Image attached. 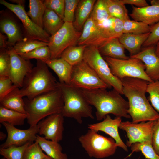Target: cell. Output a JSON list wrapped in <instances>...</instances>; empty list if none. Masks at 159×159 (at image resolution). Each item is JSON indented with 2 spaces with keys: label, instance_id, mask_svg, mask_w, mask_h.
<instances>
[{
  "label": "cell",
  "instance_id": "6da1fadb",
  "mask_svg": "<svg viewBox=\"0 0 159 159\" xmlns=\"http://www.w3.org/2000/svg\"><path fill=\"white\" fill-rule=\"evenodd\" d=\"M123 94L127 98L128 113L132 122L156 121L159 113L153 107L146 97L148 81L140 79L125 77L121 80Z\"/></svg>",
  "mask_w": 159,
  "mask_h": 159
},
{
  "label": "cell",
  "instance_id": "7a4b0ae2",
  "mask_svg": "<svg viewBox=\"0 0 159 159\" xmlns=\"http://www.w3.org/2000/svg\"><path fill=\"white\" fill-rule=\"evenodd\" d=\"M106 89H82L89 103L96 109L95 115L97 120H102L110 114L116 117L131 118L127 112L129 108L128 101L115 90L113 89L108 91Z\"/></svg>",
  "mask_w": 159,
  "mask_h": 159
},
{
  "label": "cell",
  "instance_id": "3957f363",
  "mask_svg": "<svg viewBox=\"0 0 159 159\" xmlns=\"http://www.w3.org/2000/svg\"><path fill=\"white\" fill-rule=\"evenodd\" d=\"M24 99L27 122L30 126L37 125L40 121L50 115L61 113L64 104L62 92L58 87L32 99Z\"/></svg>",
  "mask_w": 159,
  "mask_h": 159
},
{
  "label": "cell",
  "instance_id": "277c9868",
  "mask_svg": "<svg viewBox=\"0 0 159 159\" xmlns=\"http://www.w3.org/2000/svg\"><path fill=\"white\" fill-rule=\"evenodd\" d=\"M43 61L37 60L36 66L25 77L20 89L22 96L32 99L58 87L57 81Z\"/></svg>",
  "mask_w": 159,
  "mask_h": 159
},
{
  "label": "cell",
  "instance_id": "5b68a950",
  "mask_svg": "<svg viewBox=\"0 0 159 159\" xmlns=\"http://www.w3.org/2000/svg\"><path fill=\"white\" fill-rule=\"evenodd\" d=\"M57 84L63 99L61 113L64 117L73 118L80 124L83 118L94 119L92 107L82 89L58 82Z\"/></svg>",
  "mask_w": 159,
  "mask_h": 159
},
{
  "label": "cell",
  "instance_id": "8992f818",
  "mask_svg": "<svg viewBox=\"0 0 159 159\" xmlns=\"http://www.w3.org/2000/svg\"><path fill=\"white\" fill-rule=\"evenodd\" d=\"M83 60L110 89L113 87L121 95L123 94L121 80L113 74L108 64L100 53L97 47L87 46L85 50Z\"/></svg>",
  "mask_w": 159,
  "mask_h": 159
},
{
  "label": "cell",
  "instance_id": "52a82bcc",
  "mask_svg": "<svg viewBox=\"0 0 159 159\" xmlns=\"http://www.w3.org/2000/svg\"><path fill=\"white\" fill-rule=\"evenodd\" d=\"M78 139L88 155L97 159L112 155L118 147L112 138L105 137L90 129L85 134L80 136Z\"/></svg>",
  "mask_w": 159,
  "mask_h": 159
},
{
  "label": "cell",
  "instance_id": "ba28073f",
  "mask_svg": "<svg viewBox=\"0 0 159 159\" xmlns=\"http://www.w3.org/2000/svg\"><path fill=\"white\" fill-rule=\"evenodd\" d=\"M103 58L113 74L120 80L131 77L142 79L149 82H153L145 72L144 64L138 59L130 57L128 59H121L107 57Z\"/></svg>",
  "mask_w": 159,
  "mask_h": 159
},
{
  "label": "cell",
  "instance_id": "9c48e42d",
  "mask_svg": "<svg viewBox=\"0 0 159 159\" xmlns=\"http://www.w3.org/2000/svg\"><path fill=\"white\" fill-rule=\"evenodd\" d=\"M82 32L77 31L73 23L65 22L62 27L50 37L48 47L51 59L60 58L67 48L78 44Z\"/></svg>",
  "mask_w": 159,
  "mask_h": 159
},
{
  "label": "cell",
  "instance_id": "30bf717a",
  "mask_svg": "<svg viewBox=\"0 0 159 159\" xmlns=\"http://www.w3.org/2000/svg\"><path fill=\"white\" fill-rule=\"evenodd\" d=\"M69 85L84 89H110L109 86L83 60L73 66Z\"/></svg>",
  "mask_w": 159,
  "mask_h": 159
},
{
  "label": "cell",
  "instance_id": "8fae6325",
  "mask_svg": "<svg viewBox=\"0 0 159 159\" xmlns=\"http://www.w3.org/2000/svg\"><path fill=\"white\" fill-rule=\"evenodd\" d=\"M0 3L14 13L21 21L26 39L49 42L50 36L32 21L27 15L24 5L11 4L4 0H1Z\"/></svg>",
  "mask_w": 159,
  "mask_h": 159
},
{
  "label": "cell",
  "instance_id": "7c38bea8",
  "mask_svg": "<svg viewBox=\"0 0 159 159\" xmlns=\"http://www.w3.org/2000/svg\"><path fill=\"white\" fill-rule=\"evenodd\" d=\"M156 121L135 123L129 121L122 122L119 128L125 131L128 138L126 145L130 147L133 144L152 142L153 130Z\"/></svg>",
  "mask_w": 159,
  "mask_h": 159
},
{
  "label": "cell",
  "instance_id": "4fadbf2b",
  "mask_svg": "<svg viewBox=\"0 0 159 159\" xmlns=\"http://www.w3.org/2000/svg\"><path fill=\"white\" fill-rule=\"evenodd\" d=\"M5 127L7 133L6 141L0 145V148H6L12 145L20 146L30 142H35L39 133V128L37 125L26 130H21L9 123L3 122L1 123Z\"/></svg>",
  "mask_w": 159,
  "mask_h": 159
},
{
  "label": "cell",
  "instance_id": "5bb4252c",
  "mask_svg": "<svg viewBox=\"0 0 159 159\" xmlns=\"http://www.w3.org/2000/svg\"><path fill=\"white\" fill-rule=\"evenodd\" d=\"M64 117L61 113L50 115L40 121L37 125L39 134L47 140L59 142L62 140L64 130Z\"/></svg>",
  "mask_w": 159,
  "mask_h": 159
},
{
  "label": "cell",
  "instance_id": "9a60e30c",
  "mask_svg": "<svg viewBox=\"0 0 159 159\" xmlns=\"http://www.w3.org/2000/svg\"><path fill=\"white\" fill-rule=\"evenodd\" d=\"M8 49L11 59L9 77L15 86L21 88L25 77L32 70L33 65L29 60L17 54L13 47H9Z\"/></svg>",
  "mask_w": 159,
  "mask_h": 159
},
{
  "label": "cell",
  "instance_id": "2e32d148",
  "mask_svg": "<svg viewBox=\"0 0 159 159\" xmlns=\"http://www.w3.org/2000/svg\"><path fill=\"white\" fill-rule=\"evenodd\" d=\"M109 40L104 29L96 24L90 17L83 26L78 44L98 47Z\"/></svg>",
  "mask_w": 159,
  "mask_h": 159
},
{
  "label": "cell",
  "instance_id": "e0dca14e",
  "mask_svg": "<svg viewBox=\"0 0 159 159\" xmlns=\"http://www.w3.org/2000/svg\"><path fill=\"white\" fill-rule=\"evenodd\" d=\"M103 120L99 122L88 124V129L97 132H103L108 135L115 140L118 147L128 151L127 146L122 140L118 132V128L122 122L121 117H116L112 119L107 115Z\"/></svg>",
  "mask_w": 159,
  "mask_h": 159
},
{
  "label": "cell",
  "instance_id": "ac0fdd59",
  "mask_svg": "<svg viewBox=\"0 0 159 159\" xmlns=\"http://www.w3.org/2000/svg\"><path fill=\"white\" fill-rule=\"evenodd\" d=\"M155 45L143 47L137 54L130 57L144 63L147 75L153 82L159 80V57L155 53Z\"/></svg>",
  "mask_w": 159,
  "mask_h": 159
},
{
  "label": "cell",
  "instance_id": "d6986e66",
  "mask_svg": "<svg viewBox=\"0 0 159 159\" xmlns=\"http://www.w3.org/2000/svg\"><path fill=\"white\" fill-rule=\"evenodd\" d=\"M151 5L143 7L132 6L130 16L134 20L151 26L159 21V0L150 1Z\"/></svg>",
  "mask_w": 159,
  "mask_h": 159
},
{
  "label": "cell",
  "instance_id": "ffe728a7",
  "mask_svg": "<svg viewBox=\"0 0 159 159\" xmlns=\"http://www.w3.org/2000/svg\"><path fill=\"white\" fill-rule=\"evenodd\" d=\"M150 32L140 34L123 33L119 38L125 49L128 50L130 56L135 55L141 49V47L149 37Z\"/></svg>",
  "mask_w": 159,
  "mask_h": 159
},
{
  "label": "cell",
  "instance_id": "44dd1931",
  "mask_svg": "<svg viewBox=\"0 0 159 159\" xmlns=\"http://www.w3.org/2000/svg\"><path fill=\"white\" fill-rule=\"evenodd\" d=\"M98 48L102 56L121 59H127L130 57L125 54V49L119 38L109 40Z\"/></svg>",
  "mask_w": 159,
  "mask_h": 159
},
{
  "label": "cell",
  "instance_id": "7402d4cb",
  "mask_svg": "<svg viewBox=\"0 0 159 159\" xmlns=\"http://www.w3.org/2000/svg\"><path fill=\"white\" fill-rule=\"evenodd\" d=\"M44 62L56 73L59 82L69 85L72 66L61 58Z\"/></svg>",
  "mask_w": 159,
  "mask_h": 159
},
{
  "label": "cell",
  "instance_id": "603a6c76",
  "mask_svg": "<svg viewBox=\"0 0 159 159\" xmlns=\"http://www.w3.org/2000/svg\"><path fill=\"white\" fill-rule=\"evenodd\" d=\"M96 1L80 0L76 10L73 22L74 26L77 31L82 32L80 31L82 30L84 24L90 16Z\"/></svg>",
  "mask_w": 159,
  "mask_h": 159
},
{
  "label": "cell",
  "instance_id": "cb8c5ba5",
  "mask_svg": "<svg viewBox=\"0 0 159 159\" xmlns=\"http://www.w3.org/2000/svg\"><path fill=\"white\" fill-rule=\"evenodd\" d=\"M0 27L2 32L7 36V45L9 47H13L17 42L23 39L19 27L11 19L6 18L1 20Z\"/></svg>",
  "mask_w": 159,
  "mask_h": 159
},
{
  "label": "cell",
  "instance_id": "d4e9b609",
  "mask_svg": "<svg viewBox=\"0 0 159 159\" xmlns=\"http://www.w3.org/2000/svg\"><path fill=\"white\" fill-rule=\"evenodd\" d=\"M23 97L20 89L16 87L0 100V106L8 109L26 114Z\"/></svg>",
  "mask_w": 159,
  "mask_h": 159
},
{
  "label": "cell",
  "instance_id": "484cf974",
  "mask_svg": "<svg viewBox=\"0 0 159 159\" xmlns=\"http://www.w3.org/2000/svg\"><path fill=\"white\" fill-rule=\"evenodd\" d=\"M37 141L43 151L52 159H68L67 155L62 152V148L59 142L46 139L37 135Z\"/></svg>",
  "mask_w": 159,
  "mask_h": 159
},
{
  "label": "cell",
  "instance_id": "4316f807",
  "mask_svg": "<svg viewBox=\"0 0 159 159\" xmlns=\"http://www.w3.org/2000/svg\"><path fill=\"white\" fill-rule=\"evenodd\" d=\"M64 23L63 20L54 11L46 9L43 19V27L50 36L57 32Z\"/></svg>",
  "mask_w": 159,
  "mask_h": 159
},
{
  "label": "cell",
  "instance_id": "83f0119b",
  "mask_svg": "<svg viewBox=\"0 0 159 159\" xmlns=\"http://www.w3.org/2000/svg\"><path fill=\"white\" fill-rule=\"evenodd\" d=\"M29 11L27 14L32 21L44 29L43 19L46 9L44 1L40 0H30Z\"/></svg>",
  "mask_w": 159,
  "mask_h": 159
},
{
  "label": "cell",
  "instance_id": "f1b7e54d",
  "mask_svg": "<svg viewBox=\"0 0 159 159\" xmlns=\"http://www.w3.org/2000/svg\"><path fill=\"white\" fill-rule=\"evenodd\" d=\"M26 114L21 113L0 106V122H6L13 126L23 125L26 119Z\"/></svg>",
  "mask_w": 159,
  "mask_h": 159
},
{
  "label": "cell",
  "instance_id": "f546056e",
  "mask_svg": "<svg viewBox=\"0 0 159 159\" xmlns=\"http://www.w3.org/2000/svg\"><path fill=\"white\" fill-rule=\"evenodd\" d=\"M86 45L73 46L65 49L60 57L72 66L79 63L83 60V56Z\"/></svg>",
  "mask_w": 159,
  "mask_h": 159
},
{
  "label": "cell",
  "instance_id": "4dcf8cb0",
  "mask_svg": "<svg viewBox=\"0 0 159 159\" xmlns=\"http://www.w3.org/2000/svg\"><path fill=\"white\" fill-rule=\"evenodd\" d=\"M111 17L122 21L130 19L127 10L120 0H104Z\"/></svg>",
  "mask_w": 159,
  "mask_h": 159
},
{
  "label": "cell",
  "instance_id": "1f68e13d",
  "mask_svg": "<svg viewBox=\"0 0 159 159\" xmlns=\"http://www.w3.org/2000/svg\"><path fill=\"white\" fill-rule=\"evenodd\" d=\"M110 39L119 38L123 33V21L110 17L101 26Z\"/></svg>",
  "mask_w": 159,
  "mask_h": 159
},
{
  "label": "cell",
  "instance_id": "d6a6232c",
  "mask_svg": "<svg viewBox=\"0 0 159 159\" xmlns=\"http://www.w3.org/2000/svg\"><path fill=\"white\" fill-rule=\"evenodd\" d=\"M90 17L98 26L102 24L111 17L104 0L96 1Z\"/></svg>",
  "mask_w": 159,
  "mask_h": 159
},
{
  "label": "cell",
  "instance_id": "836d02e7",
  "mask_svg": "<svg viewBox=\"0 0 159 159\" xmlns=\"http://www.w3.org/2000/svg\"><path fill=\"white\" fill-rule=\"evenodd\" d=\"M48 43L39 40L26 39L17 42L13 47L15 52L21 55L39 47L48 46Z\"/></svg>",
  "mask_w": 159,
  "mask_h": 159
},
{
  "label": "cell",
  "instance_id": "e575fe53",
  "mask_svg": "<svg viewBox=\"0 0 159 159\" xmlns=\"http://www.w3.org/2000/svg\"><path fill=\"white\" fill-rule=\"evenodd\" d=\"M150 26L130 19L123 21V33L143 34L150 32Z\"/></svg>",
  "mask_w": 159,
  "mask_h": 159
},
{
  "label": "cell",
  "instance_id": "d590c367",
  "mask_svg": "<svg viewBox=\"0 0 159 159\" xmlns=\"http://www.w3.org/2000/svg\"><path fill=\"white\" fill-rule=\"evenodd\" d=\"M31 143L29 142L21 146L12 145L6 148H0V154L6 159H23L26 149Z\"/></svg>",
  "mask_w": 159,
  "mask_h": 159
},
{
  "label": "cell",
  "instance_id": "8d00e7d4",
  "mask_svg": "<svg viewBox=\"0 0 159 159\" xmlns=\"http://www.w3.org/2000/svg\"><path fill=\"white\" fill-rule=\"evenodd\" d=\"M152 141H148L132 144L131 147L132 152H141L148 159H159V156L156 153L152 145Z\"/></svg>",
  "mask_w": 159,
  "mask_h": 159
},
{
  "label": "cell",
  "instance_id": "74e56055",
  "mask_svg": "<svg viewBox=\"0 0 159 159\" xmlns=\"http://www.w3.org/2000/svg\"><path fill=\"white\" fill-rule=\"evenodd\" d=\"M20 55L25 59L28 60L34 59L44 62L51 59V52L48 46L38 47Z\"/></svg>",
  "mask_w": 159,
  "mask_h": 159
},
{
  "label": "cell",
  "instance_id": "f35d334b",
  "mask_svg": "<svg viewBox=\"0 0 159 159\" xmlns=\"http://www.w3.org/2000/svg\"><path fill=\"white\" fill-rule=\"evenodd\" d=\"M146 92L149 94V99L151 105L159 113V80L149 82Z\"/></svg>",
  "mask_w": 159,
  "mask_h": 159
},
{
  "label": "cell",
  "instance_id": "ab89813d",
  "mask_svg": "<svg viewBox=\"0 0 159 159\" xmlns=\"http://www.w3.org/2000/svg\"><path fill=\"white\" fill-rule=\"evenodd\" d=\"M47 156L44 153L38 142L36 141L27 148L24 152L23 159H43Z\"/></svg>",
  "mask_w": 159,
  "mask_h": 159
},
{
  "label": "cell",
  "instance_id": "60d3db41",
  "mask_svg": "<svg viewBox=\"0 0 159 159\" xmlns=\"http://www.w3.org/2000/svg\"><path fill=\"white\" fill-rule=\"evenodd\" d=\"M11 59L8 49L0 48V77H9Z\"/></svg>",
  "mask_w": 159,
  "mask_h": 159
},
{
  "label": "cell",
  "instance_id": "b9f144b4",
  "mask_svg": "<svg viewBox=\"0 0 159 159\" xmlns=\"http://www.w3.org/2000/svg\"><path fill=\"white\" fill-rule=\"evenodd\" d=\"M80 0H65L64 22L73 23L75 12Z\"/></svg>",
  "mask_w": 159,
  "mask_h": 159
},
{
  "label": "cell",
  "instance_id": "7bdbcfd3",
  "mask_svg": "<svg viewBox=\"0 0 159 159\" xmlns=\"http://www.w3.org/2000/svg\"><path fill=\"white\" fill-rule=\"evenodd\" d=\"M44 3L46 9L53 11L63 19L65 0H45Z\"/></svg>",
  "mask_w": 159,
  "mask_h": 159
},
{
  "label": "cell",
  "instance_id": "ee69618b",
  "mask_svg": "<svg viewBox=\"0 0 159 159\" xmlns=\"http://www.w3.org/2000/svg\"><path fill=\"white\" fill-rule=\"evenodd\" d=\"M150 35L142 45L143 48L155 45L159 42V21L150 26Z\"/></svg>",
  "mask_w": 159,
  "mask_h": 159
},
{
  "label": "cell",
  "instance_id": "f6af8a7d",
  "mask_svg": "<svg viewBox=\"0 0 159 159\" xmlns=\"http://www.w3.org/2000/svg\"><path fill=\"white\" fill-rule=\"evenodd\" d=\"M16 87L9 77H0V100Z\"/></svg>",
  "mask_w": 159,
  "mask_h": 159
},
{
  "label": "cell",
  "instance_id": "bcb514c9",
  "mask_svg": "<svg viewBox=\"0 0 159 159\" xmlns=\"http://www.w3.org/2000/svg\"><path fill=\"white\" fill-rule=\"evenodd\" d=\"M152 145L155 152L159 156V119L156 121L153 128Z\"/></svg>",
  "mask_w": 159,
  "mask_h": 159
},
{
  "label": "cell",
  "instance_id": "7dc6e473",
  "mask_svg": "<svg viewBox=\"0 0 159 159\" xmlns=\"http://www.w3.org/2000/svg\"><path fill=\"white\" fill-rule=\"evenodd\" d=\"M124 5L126 4L134 5L137 7H143L149 4L145 0H120Z\"/></svg>",
  "mask_w": 159,
  "mask_h": 159
},
{
  "label": "cell",
  "instance_id": "c3c4849f",
  "mask_svg": "<svg viewBox=\"0 0 159 159\" xmlns=\"http://www.w3.org/2000/svg\"><path fill=\"white\" fill-rule=\"evenodd\" d=\"M6 37L1 32L0 33V48H6L7 47Z\"/></svg>",
  "mask_w": 159,
  "mask_h": 159
},
{
  "label": "cell",
  "instance_id": "681fc988",
  "mask_svg": "<svg viewBox=\"0 0 159 159\" xmlns=\"http://www.w3.org/2000/svg\"><path fill=\"white\" fill-rule=\"evenodd\" d=\"M10 1L13 3H16V4L21 5H24V2L25 1L24 0H11Z\"/></svg>",
  "mask_w": 159,
  "mask_h": 159
},
{
  "label": "cell",
  "instance_id": "f907efd6",
  "mask_svg": "<svg viewBox=\"0 0 159 159\" xmlns=\"http://www.w3.org/2000/svg\"><path fill=\"white\" fill-rule=\"evenodd\" d=\"M7 136L2 131L0 132V140L2 141L4 140Z\"/></svg>",
  "mask_w": 159,
  "mask_h": 159
},
{
  "label": "cell",
  "instance_id": "816d5d0a",
  "mask_svg": "<svg viewBox=\"0 0 159 159\" xmlns=\"http://www.w3.org/2000/svg\"><path fill=\"white\" fill-rule=\"evenodd\" d=\"M155 52L157 56L159 57V42L155 45Z\"/></svg>",
  "mask_w": 159,
  "mask_h": 159
},
{
  "label": "cell",
  "instance_id": "f5cc1de1",
  "mask_svg": "<svg viewBox=\"0 0 159 159\" xmlns=\"http://www.w3.org/2000/svg\"><path fill=\"white\" fill-rule=\"evenodd\" d=\"M43 159H52L51 158L49 157L48 156H47L46 157L44 158Z\"/></svg>",
  "mask_w": 159,
  "mask_h": 159
},
{
  "label": "cell",
  "instance_id": "db71d44e",
  "mask_svg": "<svg viewBox=\"0 0 159 159\" xmlns=\"http://www.w3.org/2000/svg\"><path fill=\"white\" fill-rule=\"evenodd\" d=\"M1 159H6V158H5L3 157V158H1Z\"/></svg>",
  "mask_w": 159,
  "mask_h": 159
}]
</instances>
